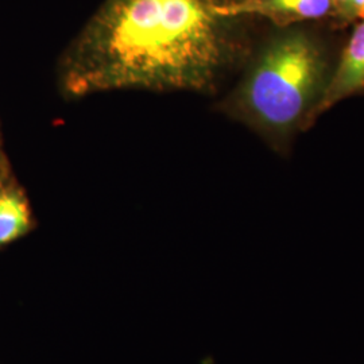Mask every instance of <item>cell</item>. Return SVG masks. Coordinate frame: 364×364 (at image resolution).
<instances>
[{
	"label": "cell",
	"mask_w": 364,
	"mask_h": 364,
	"mask_svg": "<svg viewBox=\"0 0 364 364\" xmlns=\"http://www.w3.org/2000/svg\"><path fill=\"white\" fill-rule=\"evenodd\" d=\"M364 90V19L352 33L333 76L326 82L324 92L311 115L324 112L340 100Z\"/></svg>",
	"instance_id": "4"
},
{
	"label": "cell",
	"mask_w": 364,
	"mask_h": 364,
	"mask_svg": "<svg viewBox=\"0 0 364 364\" xmlns=\"http://www.w3.org/2000/svg\"><path fill=\"white\" fill-rule=\"evenodd\" d=\"M225 18L208 0H107L65 58V91L207 90L230 55Z\"/></svg>",
	"instance_id": "1"
},
{
	"label": "cell",
	"mask_w": 364,
	"mask_h": 364,
	"mask_svg": "<svg viewBox=\"0 0 364 364\" xmlns=\"http://www.w3.org/2000/svg\"><path fill=\"white\" fill-rule=\"evenodd\" d=\"M326 60L309 34L290 30L272 39L245 80L237 103L262 129L285 135L311 117L326 88Z\"/></svg>",
	"instance_id": "2"
},
{
	"label": "cell",
	"mask_w": 364,
	"mask_h": 364,
	"mask_svg": "<svg viewBox=\"0 0 364 364\" xmlns=\"http://www.w3.org/2000/svg\"><path fill=\"white\" fill-rule=\"evenodd\" d=\"M218 11L230 18L237 15H262L285 25L326 18L335 13L332 0H237L218 4Z\"/></svg>",
	"instance_id": "3"
},
{
	"label": "cell",
	"mask_w": 364,
	"mask_h": 364,
	"mask_svg": "<svg viewBox=\"0 0 364 364\" xmlns=\"http://www.w3.org/2000/svg\"><path fill=\"white\" fill-rule=\"evenodd\" d=\"M335 13L343 18H362L364 19V0H332Z\"/></svg>",
	"instance_id": "6"
},
{
	"label": "cell",
	"mask_w": 364,
	"mask_h": 364,
	"mask_svg": "<svg viewBox=\"0 0 364 364\" xmlns=\"http://www.w3.org/2000/svg\"><path fill=\"white\" fill-rule=\"evenodd\" d=\"M30 212L26 201L15 192H0V246L26 232Z\"/></svg>",
	"instance_id": "5"
}]
</instances>
